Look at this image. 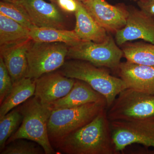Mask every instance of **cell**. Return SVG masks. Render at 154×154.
<instances>
[{
  "instance_id": "obj_1",
  "label": "cell",
  "mask_w": 154,
  "mask_h": 154,
  "mask_svg": "<svg viewBox=\"0 0 154 154\" xmlns=\"http://www.w3.org/2000/svg\"><path fill=\"white\" fill-rule=\"evenodd\" d=\"M107 109L91 122L75 131L54 146L60 153L117 154L107 117Z\"/></svg>"
},
{
  "instance_id": "obj_2",
  "label": "cell",
  "mask_w": 154,
  "mask_h": 154,
  "mask_svg": "<svg viewBox=\"0 0 154 154\" xmlns=\"http://www.w3.org/2000/svg\"><path fill=\"white\" fill-rule=\"evenodd\" d=\"M18 107L22 115V122L6 145L17 140L25 139L37 143L45 154H56L50 141L48 129V119L52 110L50 106L42 105L34 96Z\"/></svg>"
},
{
  "instance_id": "obj_3",
  "label": "cell",
  "mask_w": 154,
  "mask_h": 154,
  "mask_svg": "<svg viewBox=\"0 0 154 154\" xmlns=\"http://www.w3.org/2000/svg\"><path fill=\"white\" fill-rule=\"evenodd\" d=\"M61 68L60 72L64 75L85 82L104 96L107 109L119 93L127 88L120 78L111 75L107 70L85 61L73 60L65 62Z\"/></svg>"
},
{
  "instance_id": "obj_4",
  "label": "cell",
  "mask_w": 154,
  "mask_h": 154,
  "mask_svg": "<svg viewBox=\"0 0 154 154\" xmlns=\"http://www.w3.org/2000/svg\"><path fill=\"white\" fill-rule=\"evenodd\" d=\"M106 109V102H98L52 110L48 122L51 145L54 147L68 135L88 124Z\"/></svg>"
},
{
  "instance_id": "obj_5",
  "label": "cell",
  "mask_w": 154,
  "mask_h": 154,
  "mask_svg": "<svg viewBox=\"0 0 154 154\" xmlns=\"http://www.w3.org/2000/svg\"><path fill=\"white\" fill-rule=\"evenodd\" d=\"M107 114L110 122L154 121V95L126 88L107 108Z\"/></svg>"
},
{
  "instance_id": "obj_6",
  "label": "cell",
  "mask_w": 154,
  "mask_h": 154,
  "mask_svg": "<svg viewBox=\"0 0 154 154\" xmlns=\"http://www.w3.org/2000/svg\"><path fill=\"white\" fill-rule=\"evenodd\" d=\"M124 57L122 49L115 40L108 35L105 41L95 42L81 40L68 47L67 57L76 60L85 61L94 65L117 70Z\"/></svg>"
},
{
  "instance_id": "obj_7",
  "label": "cell",
  "mask_w": 154,
  "mask_h": 154,
  "mask_svg": "<svg viewBox=\"0 0 154 154\" xmlns=\"http://www.w3.org/2000/svg\"><path fill=\"white\" fill-rule=\"evenodd\" d=\"M69 46L62 42L31 40L27 53V78L35 79L60 68L65 62Z\"/></svg>"
},
{
  "instance_id": "obj_8",
  "label": "cell",
  "mask_w": 154,
  "mask_h": 154,
  "mask_svg": "<svg viewBox=\"0 0 154 154\" xmlns=\"http://www.w3.org/2000/svg\"><path fill=\"white\" fill-rule=\"evenodd\" d=\"M110 125L118 153L134 143L154 148V121H113L110 122Z\"/></svg>"
},
{
  "instance_id": "obj_9",
  "label": "cell",
  "mask_w": 154,
  "mask_h": 154,
  "mask_svg": "<svg viewBox=\"0 0 154 154\" xmlns=\"http://www.w3.org/2000/svg\"><path fill=\"white\" fill-rule=\"evenodd\" d=\"M82 2L95 21L107 32L115 33L126 25L129 11L124 4L113 5L105 0Z\"/></svg>"
},
{
  "instance_id": "obj_10",
  "label": "cell",
  "mask_w": 154,
  "mask_h": 154,
  "mask_svg": "<svg viewBox=\"0 0 154 154\" xmlns=\"http://www.w3.org/2000/svg\"><path fill=\"white\" fill-rule=\"evenodd\" d=\"M128 17L125 26L115 33V41L119 46L128 42L142 39L154 44V18L140 9L128 8Z\"/></svg>"
},
{
  "instance_id": "obj_11",
  "label": "cell",
  "mask_w": 154,
  "mask_h": 154,
  "mask_svg": "<svg viewBox=\"0 0 154 154\" xmlns=\"http://www.w3.org/2000/svg\"><path fill=\"white\" fill-rule=\"evenodd\" d=\"M34 96L42 105H49L66 96L74 84L75 79L68 78L60 72L45 74L35 79Z\"/></svg>"
},
{
  "instance_id": "obj_12",
  "label": "cell",
  "mask_w": 154,
  "mask_h": 154,
  "mask_svg": "<svg viewBox=\"0 0 154 154\" xmlns=\"http://www.w3.org/2000/svg\"><path fill=\"white\" fill-rule=\"evenodd\" d=\"M16 4L22 8L36 27L65 29L63 17L55 4L44 0H20Z\"/></svg>"
},
{
  "instance_id": "obj_13",
  "label": "cell",
  "mask_w": 154,
  "mask_h": 154,
  "mask_svg": "<svg viewBox=\"0 0 154 154\" xmlns=\"http://www.w3.org/2000/svg\"><path fill=\"white\" fill-rule=\"evenodd\" d=\"M127 88L154 95V66L121 63L117 70Z\"/></svg>"
},
{
  "instance_id": "obj_14",
  "label": "cell",
  "mask_w": 154,
  "mask_h": 154,
  "mask_svg": "<svg viewBox=\"0 0 154 154\" xmlns=\"http://www.w3.org/2000/svg\"><path fill=\"white\" fill-rule=\"evenodd\" d=\"M32 39L0 46L1 57L12 78L13 83L27 77L28 63L27 53Z\"/></svg>"
},
{
  "instance_id": "obj_15",
  "label": "cell",
  "mask_w": 154,
  "mask_h": 154,
  "mask_svg": "<svg viewBox=\"0 0 154 154\" xmlns=\"http://www.w3.org/2000/svg\"><path fill=\"white\" fill-rule=\"evenodd\" d=\"M98 102L107 103V101L104 96L85 82L75 79L72 90L66 96L52 102L49 105L52 110H54Z\"/></svg>"
},
{
  "instance_id": "obj_16",
  "label": "cell",
  "mask_w": 154,
  "mask_h": 154,
  "mask_svg": "<svg viewBox=\"0 0 154 154\" xmlns=\"http://www.w3.org/2000/svg\"><path fill=\"white\" fill-rule=\"evenodd\" d=\"M78 1V0H77ZM75 12L76 25L74 31L81 40L102 42L107 38V32L95 21L85 8L82 2L78 1Z\"/></svg>"
},
{
  "instance_id": "obj_17",
  "label": "cell",
  "mask_w": 154,
  "mask_h": 154,
  "mask_svg": "<svg viewBox=\"0 0 154 154\" xmlns=\"http://www.w3.org/2000/svg\"><path fill=\"white\" fill-rule=\"evenodd\" d=\"M35 91L34 79L26 77L14 84L11 93L1 104L0 119L34 96Z\"/></svg>"
},
{
  "instance_id": "obj_18",
  "label": "cell",
  "mask_w": 154,
  "mask_h": 154,
  "mask_svg": "<svg viewBox=\"0 0 154 154\" xmlns=\"http://www.w3.org/2000/svg\"><path fill=\"white\" fill-rule=\"evenodd\" d=\"M33 41L42 42H62L69 47L81 41L74 30L50 28H36L30 30Z\"/></svg>"
},
{
  "instance_id": "obj_19",
  "label": "cell",
  "mask_w": 154,
  "mask_h": 154,
  "mask_svg": "<svg viewBox=\"0 0 154 154\" xmlns=\"http://www.w3.org/2000/svg\"><path fill=\"white\" fill-rule=\"evenodd\" d=\"M30 38V30L0 14V46L18 43Z\"/></svg>"
},
{
  "instance_id": "obj_20",
  "label": "cell",
  "mask_w": 154,
  "mask_h": 154,
  "mask_svg": "<svg viewBox=\"0 0 154 154\" xmlns=\"http://www.w3.org/2000/svg\"><path fill=\"white\" fill-rule=\"evenodd\" d=\"M126 61L154 66V44L143 42L126 43L122 48Z\"/></svg>"
},
{
  "instance_id": "obj_21",
  "label": "cell",
  "mask_w": 154,
  "mask_h": 154,
  "mask_svg": "<svg viewBox=\"0 0 154 154\" xmlns=\"http://www.w3.org/2000/svg\"><path fill=\"white\" fill-rule=\"evenodd\" d=\"M22 119V113L18 107L0 119V151L5 147L9 138L19 128Z\"/></svg>"
},
{
  "instance_id": "obj_22",
  "label": "cell",
  "mask_w": 154,
  "mask_h": 154,
  "mask_svg": "<svg viewBox=\"0 0 154 154\" xmlns=\"http://www.w3.org/2000/svg\"><path fill=\"white\" fill-rule=\"evenodd\" d=\"M1 154H43V149L37 143L25 139L17 140L6 145Z\"/></svg>"
},
{
  "instance_id": "obj_23",
  "label": "cell",
  "mask_w": 154,
  "mask_h": 154,
  "mask_svg": "<svg viewBox=\"0 0 154 154\" xmlns=\"http://www.w3.org/2000/svg\"><path fill=\"white\" fill-rule=\"evenodd\" d=\"M0 14L9 17L30 30L36 27L31 22L24 10L17 4L1 1Z\"/></svg>"
},
{
  "instance_id": "obj_24",
  "label": "cell",
  "mask_w": 154,
  "mask_h": 154,
  "mask_svg": "<svg viewBox=\"0 0 154 154\" xmlns=\"http://www.w3.org/2000/svg\"><path fill=\"white\" fill-rule=\"evenodd\" d=\"M13 86L12 78L2 57L0 56V104L11 93Z\"/></svg>"
},
{
  "instance_id": "obj_25",
  "label": "cell",
  "mask_w": 154,
  "mask_h": 154,
  "mask_svg": "<svg viewBox=\"0 0 154 154\" xmlns=\"http://www.w3.org/2000/svg\"><path fill=\"white\" fill-rule=\"evenodd\" d=\"M56 5L67 13H75L78 7L77 0H57Z\"/></svg>"
},
{
  "instance_id": "obj_26",
  "label": "cell",
  "mask_w": 154,
  "mask_h": 154,
  "mask_svg": "<svg viewBox=\"0 0 154 154\" xmlns=\"http://www.w3.org/2000/svg\"><path fill=\"white\" fill-rule=\"evenodd\" d=\"M137 2L140 10L154 18V0H138Z\"/></svg>"
},
{
  "instance_id": "obj_27",
  "label": "cell",
  "mask_w": 154,
  "mask_h": 154,
  "mask_svg": "<svg viewBox=\"0 0 154 154\" xmlns=\"http://www.w3.org/2000/svg\"><path fill=\"white\" fill-rule=\"evenodd\" d=\"M3 2H7L13 3V4H16L18 3L20 0H1Z\"/></svg>"
},
{
  "instance_id": "obj_28",
  "label": "cell",
  "mask_w": 154,
  "mask_h": 154,
  "mask_svg": "<svg viewBox=\"0 0 154 154\" xmlns=\"http://www.w3.org/2000/svg\"><path fill=\"white\" fill-rule=\"evenodd\" d=\"M51 2V3H53V4L56 5L57 2V0H49Z\"/></svg>"
},
{
  "instance_id": "obj_29",
  "label": "cell",
  "mask_w": 154,
  "mask_h": 154,
  "mask_svg": "<svg viewBox=\"0 0 154 154\" xmlns=\"http://www.w3.org/2000/svg\"><path fill=\"white\" fill-rule=\"evenodd\" d=\"M78 1H80V2H83L84 0H78Z\"/></svg>"
},
{
  "instance_id": "obj_30",
  "label": "cell",
  "mask_w": 154,
  "mask_h": 154,
  "mask_svg": "<svg viewBox=\"0 0 154 154\" xmlns=\"http://www.w3.org/2000/svg\"><path fill=\"white\" fill-rule=\"evenodd\" d=\"M131 1H134V2H137V0H131Z\"/></svg>"
},
{
  "instance_id": "obj_31",
  "label": "cell",
  "mask_w": 154,
  "mask_h": 154,
  "mask_svg": "<svg viewBox=\"0 0 154 154\" xmlns=\"http://www.w3.org/2000/svg\"><path fill=\"white\" fill-rule=\"evenodd\" d=\"M137 1H138V0H137Z\"/></svg>"
}]
</instances>
